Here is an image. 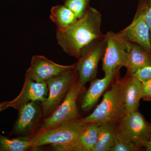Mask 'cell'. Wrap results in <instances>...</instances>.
I'll return each mask as SVG.
<instances>
[{
    "label": "cell",
    "instance_id": "obj_2",
    "mask_svg": "<svg viewBox=\"0 0 151 151\" xmlns=\"http://www.w3.org/2000/svg\"><path fill=\"white\" fill-rule=\"evenodd\" d=\"M116 76L111 89L106 92L103 100L89 116L76 120L81 125L96 123L102 125L110 122L117 124L126 113L120 78Z\"/></svg>",
    "mask_w": 151,
    "mask_h": 151
},
{
    "label": "cell",
    "instance_id": "obj_21",
    "mask_svg": "<svg viewBox=\"0 0 151 151\" xmlns=\"http://www.w3.org/2000/svg\"><path fill=\"white\" fill-rule=\"evenodd\" d=\"M140 150L134 143L121 141L116 137L111 151H136Z\"/></svg>",
    "mask_w": 151,
    "mask_h": 151
},
{
    "label": "cell",
    "instance_id": "obj_7",
    "mask_svg": "<svg viewBox=\"0 0 151 151\" xmlns=\"http://www.w3.org/2000/svg\"><path fill=\"white\" fill-rule=\"evenodd\" d=\"M106 46L105 34L82 49L76 67L78 74V81L82 85L84 86L96 78L98 64L104 55Z\"/></svg>",
    "mask_w": 151,
    "mask_h": 151
},
{
    "label": "cell",
    "instance_id": "obj_20",
    "mask_svg": "<svg viewBox=\"0 0 151 151\" xmlns=\"http://www.w3.org/2000/svg\"><path fill=\"white\" fill-rule=\"evenodd\" d=\"M91 0H64V5L72 11L78 19L84 16L90 6Z\"/></svg>",
    "mask_w": 151,
    "mask_h": 151
},
{
    "label": "cell",
    "instance_id": "obj_23",
    "mask_svg": "<svg viewBox=\"0 0 151 151\" xmlns=\"http://www.w3.org/2000/svg\"><path fill=\"white\" fill-rule=\"evenodd\" d=\"M129 75L134 76L142 82L150 79L151 78V64L141 68L133 74Z\"/></svg>",
    "mask_w": 151,
    "mask_h": 151
},
{
    "label": "cell",
    "instance_id": "obj_24",
    "mask_svg": "<svg viewBox=\"0 0 151 151\" xmlns=\"http://www.w3.org/2000/svg\"><path fill=\"white\" fill-rule=\"evenodd\" d=\"M142 82V99L145 101H151V78Z\"/></svg>",
    "mask_w": 151,
    "mask_h": 151
},
{
    "label": "cell",
    "instance_id": "obj_3",
    "mask_svg": "<svg viewBox=\"0 0 151 151\" xmlns=\"http://www.w3.org/2000/svg\"><path fill=\"white\" fill-rule=\"evenodd\" d=\"M116 130L119 140L134 143L140 150L145 148L151 137V124L138 111L126 113Z\"/></svg>",
    "mask_w": 151,
    "mask_h": 151
},
{
    "label": "cell",
    "instance_id": "obj_8",
    "mask_svg": "<svg viewBox=\"0 0 151 151\" xmlns=\"http://www.w3.org/2000/svg\"><path fill=\"white\" fill-rule=\"evenodd\" d=\"M76 67L65 70L47 80L48 95L46 100L42 103L44 116H48L59 106L65 98L70 86L78 78V71Z\"/></svg>",
    "mask_w": 151,
    "mask_h": 151
},
{
    "label": "cell",
    "instance_id": "obj_4",
    "mask_svg": "<svg viewBox=\"0 0 151 151\" xmlns=\"http://www.w3.org/2000/svg\"><path fill=\"white\" fill-rule=\"evenodd\" d=\"M85 125L78 124L75 120L39 132L30 138L32 149L50 145L55 151L58 148L68 145L75 139Z\"/></svg>",
    "mask_w": 151,
    "mask_h": 151
},
{
    "label": "cell",
    "instance_id": "obj_22",
    "mask_svg": "<svg viewBox=\"0 0 151 151\" xmlns=\"http://www.w3.org/2000/svg\"><path fill=\"white\" fill-rule=\"evenodd\" d=\"M138 4L142 9L144 18L150 28L151 41V0H141Z\"/></svg>",
    "mask_w": 151,
    "mask_h": 151
},
{
    "label": "cell",
    "instance_id": "obj_11",
    "mask_svg": "<svg viewBox=\"0 0 151 151\" xmlns=\"http://www.w3.org/2000/svg\"><path fill=\"white\" fill-rule=\"evenodd\" d=\"M48 95V86L46 82H36L25 76L22 91L14 100L9 101V107L18 111L22 106L29 102L43 103Z\"/></svg>",
    "mask_w": 151,
    "mask_h": 151
},
{
    "label": "cell",
    "instance_id": "obj_18",
    "mask_svg": "<svg viewBox=\"0 0 151 151\" xmlns=\"http://www.w3.org/2000/svg\"><path fill=\"white\" fill-rule=\"evenodd\" d=\"M50 19L56 25L57 28L63 29L75 22L78 18L72 11L63 5L52 7L50 10Z\"/></svg>",
    "mask_w": 151,
    "mask_h": 151
},
{
    "label": "cell",
    "instance_id": "obj_1",
    "mask_svg": "<svg viewBox=\"0 0 151 151\" xmlns=\"http://www.w3.org/2000/svg\"><path fill=\"white\" fill-rule=\"evenodd\" d=\"M102 14L90 6L84 16L66 28H57L58 44L63 51L78 60L82 49L97 39L102 37Z\"/></svg>",
    "mask_w": 151,
    "mask_h": 151
},
{
    "label": "cell",
    "instance_id": "obj_9",
    "mask_svg": "<svg viewBox=\"0 0 151 151\" xmlns=\"http://www.w3.org/2000/svg\"><path fill=\"white\" fill-rule=\"evenodd\" d=\"M76 65V63L68 65H60L42 55H34L25 76L36 82H46L49 78Z\"/></svg>",
    "mask_w": 151,
    "mask_h": 151
},
{
    "label": "cell",
    "instance_id": "obj_5",
    "mask_svg": "<svg viewBox=\"0 0 151 151\" xmlns=\"http://www.w3.org/2000/svg\"><path fill=\"white\" fill-rule=\"evenodd\" d=\"M106 46L102 58V69L105 76L119 73L124 67L132 42L119 35L110 31L105 34Z\"/></svg>",
    "mask_w": 151,
    "mask_h": 151
},
{
    "label": "cell",
    "instance_id": "obj_6",
    "mask_svg": "<svg viewBox=\"0 0 151 151\" xmlns=\"http://www.w3.org/2000/svg\"><path fill=\"white\" fill-rule=\"evenodd\" d=\"M84 86L79 82L78 78L75 80L62 103L44 120L39 132L79 119L76 103Z\"/></svg>",
    "mask_w": 151,
    "mask_h": 151
},
{
    "label": "cell",
    "instance_id": "obj_25",
    "mask_svg": "<svg viewBox=\"0 0 151 151\" xmlns=\"http://www.w3.org/2000/svg\"><path fill=\"white\" fill-rule=\"evenodd\" d=\"M9 101H6V102L0 103V112L8 108L9 107Z\"/></svg>",
    "mask_w": 151,
    "mask_h": 151
},
{
    "label": "cell",
    "instance_id": "obj_15",
    "mask_svg": "<svg viewBox=\"0 0 151 151\" xmlns=\"http://www.w3.org/2000/svg\"><path fill=\"white\" fill-rule=\"evenodd\" d=\"M118 73L105 76L104 78H95L90 81V86L84 95L81 104L82 110L88 111L96 104Z\"/></svg>",
    "mask_w": 151,
    "mask_h": 151
},
{
    "label": "cell",
    "instance_id": "obj_13",
    "mask_svg": "<svg viewBox=\"0 0 151 151\" xmlns=\"http://www.w3.org/2000/svg\"><path fill=\"white\" fill-rule=\"evenodd\" d=\"M126 113L138 111L142 98V82L133 76L127 74L120 78Z\"/></svg>",
    "mask_w": 151,
    "mask_h": 151
},
{
    "label": "cell",
    "instance_id": "obj_14",
    "mask_svg": "<svg viewBox=\"0 0 151 151\" xmlns=\"http://www.w3.org/2000/svg\"><path fill=\"white\" fill-rule=\"evenodd\" d=\"M101 125L96 123L86 124L84 129L72 143L55 151H93Z\"/></svg>",
    "mask_w": 151,
    "mask_h": 151
},
{
    "label": "cell",
    "instance_id": "obj_26",
    "mask_svg": "<svg viewBox=\"0 0 151 151\" xmlns=\"http://www.w3.org/2000/svg\"><path fill=\"white\" fill-rule=\"evenodd\" d=\"M145 149L146 151H151V137L149 142L146 146Z\"/></svg>",
    "mask_w": 151,
    "mask_h": 151
},
{
    "label": "cell",
    "instance_id": "obj_12",
    "mask_svg": "<svg viewBox=\"0 0 151 151\" xmlns=\"http://www.w3.org/2000/svg\"><path fill=\"white\" fill-rule=\"evenodd\" d=\"M42 103L29 102L18 110L19 115L9 137L22 135L30 132L35 126L41 113Z\"/></svg>",
    "mask_w": 151,
    "mask_h": 151
},
{
    "label": "cell",
    "instance_id": "obj_16",
    "mask_svg": "<svg viewBox=\"0 0 151 151\" xmlns=\"http://www.w3.org/2000/svg\"><path fill=\"white\" fill-rule=\"evenodd\" d=\"M151 64V52L139 45L132 42L124 67L127 73L132 74Z\"/></svg>",
    "mask_w": 151,
    "mask_h": 151
},
{
    "label": "cell",
    "instance_id": "obj_17",
    "mask_svg": "<svg viewBox=\"0 0 151 151\" xmlns=\"http://www.w3.org/2000/svg\"><path fill=\"white\" fill-rule=\"evenodd\" d=\"M116 124L108 122L100 126L93 151H111L117 137Z\"/></svg>",
    "mask_w": 151,
    "mask_h": 151
},
{
    "label": "cell",
    "instance_id": "obj_10",
    "mask_svg": "<svg viewBox=\"0 0 151 151\" xmlns=\"http://www.w3.org/2000/svg\"><path fill=\"white\" fill-rule=\"evenodd\" d=\"M118 33L129 41L139 45L151 52L150 29L139 5L138 4L132 22Z\"/></svg>",
    "mask_w": 151,
    "mask_h": 151
},
{
    "label": "cell",
    "instance_id": "obj_19",
    "mask_svg": "<svg viewBox=\"0 0 151 151\" xmlns=\"http://www.w3.org/2000/svg\"><path fill=\"white\" fill-rule=\"evenodd\" d=\"M32 149L30 138L9 139L0 134V151H26Z\"/></svg>",
    "mask_w": 151,
    "mask_h": 151
}]
</instances>
